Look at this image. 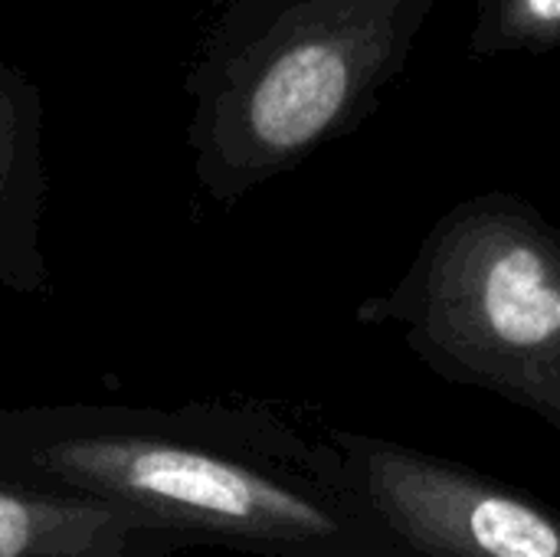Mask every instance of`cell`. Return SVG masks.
Instances as JSON below:
<instances>
[{
	"instance_id": "cell-1",
	"label": "cell",
	"mask_w": 560,
	"mask_h": 557,
	"mask_svg": "<svg viewBox=\"0 0 560 557\" xmlns=\"http://www.w3.org/2000/svg\"><path fill=\"white\" fill-rule=\"evenodd\" d=\"M0 479L105 499L190 545L404 557L328 430L308 437L256 407L0 417Z\"/></svg>"
},
{
	"instance_id": "cell-2",
	"label": "cell",
	"mask_w": 560,
	"mask_h": 557,
	"mask_svg": "<svg viewBox=\"0 0 560 557\" xmlns=\"http://www.w3.org/2000/svg\"><path fill=\"white\" fill-rule=\"evenodd\" d=\"M443 0H230L190 79L197 177L236 200L354 135Z\"/></svg>"
},
{
	"instance_id": "cell-3",
	"label": "cell",
	"mask_w": 560,
	"mask_h": 557,
	"mask_svg": "<svg viewBox=\"0 0 560 557\" xmlns=\"http://www.w3.org/2000/svg\"><path fill=\"white\" fill-rule=\"evenodd\" d=\"M436 378L509 401L560 437V227L512 190L450 207L407 272L354 309Z\"/></svg>"
},
{
	"instance_id": "cell-4",
	"label": "cell",
	"mask_w": 560,
	"mask_h": 557,
	"mask_svg": "<svg viewBox=\"0 0 560 557\" xmlns=\"http://www.w3.org/2000/svg\"><path fill=\"white\" fill-rule=\"evenodd\" d=\"M404 557H560V512L459 460L328 427Z\"/></svg>"
},
{
	"instance_id": "cell-5",
	"label": "cell",
	"mask_w": 560,
	"mask_h": 557,
	"mask_svg": "<svg viewBox=\"0 0 560 557\" xmlns=\"http://www.w3.org/2000/svg\"><path fill=\"white\" fill-rule=\"evenodd\" d=\"M187 545L105 499L0 479V557H174Z\"/></svg>"
},
{
	"instance_id": "cell-6",
	"label": "cell",
	"mask_w": 560,
	"mask_h": 557,
	"mask_svg": "<svg viewBox=\"0 0 560 557\" xmlns=\"http://www.w3.org/2000/svg\"><path fill=\"white\" fill-rule=\"evenodd\" d=\"M560 49V0H476L472 59L545 56Z\"/></svg>"
},
{
	"instance_id": "cell-7",
	"label": "cell",
	"mask_w": 560,
	"mask_h": 557,
	"mask_svg": "<svg viewBox=\"0 0 560 557\" xmlns=\"http://www.w3.org/2000/svg\"><path fill=\"white\" fill-rule=\"evenodd\" d=\"M23 108L13 92L0 85V204L7 197L23 194V164L33 158H23Z\"/></svg>"
}]
</instances>
